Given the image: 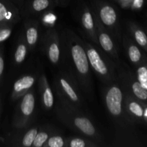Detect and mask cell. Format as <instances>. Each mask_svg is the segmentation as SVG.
<instances>
[{
	"label": "cell",
	"instance_id": "3957f363",
	"mask_svg": "<svg viewBox=\"0 0 147 147\" xmlns=\"http://www.w3.org/2000/svg\"><path fill=\"white\" fill-rule=\"evenodd\" d=\"M86 54L88 59L89 64H90L93 70L103 79L109 80L111 79L110 70L109 66L106 63L98 52L90 45H87L86 48Z\"/></svg>",
	"mask_w": 147,
	"mask_h": 147
},
{
	"label": "cell",
	"instance_id": "5b68a950",
	"mask_svg": "<svg viewBox=\"0 0 147 147\" xmlns=\"http://www.w3.org/2000/svg\"><path fill=\"white\" fill-rule=\"evenodd\" d=\"M35 100L32 92L25 93L19 106V113L17 116L15 125L22 126L27 121V119L32 115L34 110Z\"/></svg>",
	"mask_w": 147,
	"mask_h": 147
},
{
	"label": "cell",
	"instance_id": "9c48e42d",
	"mask_svg": "<svg viewBox=\"0 0 147 147\" xmlns=\"http://www.w3.org/2000/svg\"><path fill=\"white\" fill-rule=\"evenodd\" d=\"M16 10L7 0H0V24H9L14 20Z\"/></svg>",
	"mask_w": 147,
	"mask_h": 147
},
{
	"label": "cell",
	"instance_id": "ba28073f",
	"mask_svg": "<svg viewBox=\"0 0 147 147\" xmlns=\"http://www.w3.org/2000/svg\"><path fill=\"white\" fill-rule=\"evenodd\" d=\"M99 17L100 21L104 25L107 27H112L114 25L117 20V14L112 6L104 3L100 5L99 8Z\"/></svg>",
	"mask_w": 147,
	"mask_h": 147
},
{
	"label": "cell",
	"instance_id": "4fadbf2b",
	"mask_svg": "<svg viewBox=\"0 0 147 147\" xmlns=\"http://www.w3.org/2000/svg\"><path fill=\"white\" fill-rule=\"evenodd\" d=\"M47 55L51 63L54 64L58 63L60 57V49L57 37H54L49 42L47 47Z\"/></svg>",
	"mask_w": 147,
	"mask_h": 147
},
{
	"label": "cell",
	"instance_id": "5bb4252c",
	"mask_svg": "<svg viewBox=\"0 0 147 147\" xmlns=\"http://www.w3.org/2000/svg\"><path fill=\"white\" fill-rule=\"evenodd\" d=\"M126 104L128 110L133 116L139 119H143L144 117L145 112L140 103L134 100H128Z\"/></svg>",
	"mask_w": 147,
	"mask_h": 147
},
{
	"label": "cell",
	"instance_id": "7c38bea8",
	"mask_svg": "<svg viewBox=\"0 0 147 147\" xmlns=\"http://www.w3.org/2000/svg\"><path fill=\"white\" fill-rule=\"evenodd\" d=\"M98 41L101 47L105 51L107 52L108 53H110L113 56L116 55V51L115 50L113 40L108 33L101 31L100 29L98 33Z\"/></svg>",
	"mask_w": 147,
	"mask_h": 147
},
{
	"label": "cell",
	"instance_id": "603a6c76",
	"mask_svg": "<svg viewBox=\"0 0 147 147\" xmlns=\"http://www.w3.org/2000/svg\"><path fill=\"white\" fill-rule=\"evenodd\" d=\"M138 81L147 90V67L142 66L137 70Z\"/></svg>",
	"mask_w": 147,
	"mask_h": 147
},
{
	"label": "cell",
	"instance_id": "484cf974",
	"mask_svg": "<svg viewBox=\"0 0 147 147\" xmlns=\"http://www.w3.org/2000/svg\"><path fill=\"white\" fill-rule=\"evenodd\" d=\"M68 145L70 147H86L87 146V144L83 139L80 138H75L71 139Z\"/></svg>",
	"mask_w": 147,
	"mask_h": 147
},
{
	"label": "cell",
	"instance_id": "8992f818",
	"mask_svg": "<svg viewBox=\"0 0 147 147\" xmlns=\"http://www.w3.org/2000/svg\"><path fill=\"white\" fill-rule=\"evenodd\" d=\"M58 83L62 93L66 96L70 102L76 104H80V96L78 93L75 86L71 83L68 78L63 76H60L58 78Z\"/></svg>",
	"mask_w": 147,
	"mask_h": 147
},
{
	"label": "cell",
	"instance_id": "d4e9b609",
	"mask_svg": "<svg viewBox=\"0 0 147 147\" xmlns=\"http://www.w3.org/2000/svg\"><path fill=\"white\" fill-rule=\"evenodd\" d=\"M64 145V139L60 136H52L47 142V146L50 147H63Z\"/></svg>",
	"mask_w": 147,
	"mask_h": 147
},
{
	"label": "cell",
	"instance_id": "277c9868",
	"mask_svg": "<svg viewBox=\"0 0 147 147\" xmlns=\"http://www.w3.org/2000/svg\"><path fill=\"white\" fill-rule=\"evenodd\" d=\"M123 93L117 86H112L106 94V103L109 113L114 117H119L122 113Z\"/></svg>",
	"mask_w": 147,
	"mask_h": 147
},
{
	"label": "cell",
	"instance_id": "d6986e66",
	"mask_svg": "<svg viewBox=\"0 0 147 147\" xmlns=\"http://www.w3.org/2000/svg\"><path fill=\"white\" fill-rule=\"evenodd\" d=\"M133 33L136 42L147 50V36L145 32L140 29L134 28Z\"/></svg>",
	"mask_w": 147,
	"mask_h": 147
},
{
	"label": "cell",
	"instance_id": "9a60e30c",
	"mask_svg": "<svg viewBox=\"0 0 147 147\" xmlns=\"http://www.w3.org/2000/svg\"><path fill=\"white\" fill-rule=\"evenodd\" d=\"M131 90L138 99L141 100H147V90L138 80H134L131 83Z\"/></svg>",
	"mask_w": 147,
	"mask_h": 147
},
{
	"label": "cell",
	"instance_id": "cb8c5ba5",
	"mask_svg": "<svg viewBox=\"0 0 147 147\" xmlns=\"http://www.w3.org/2000/svg\"><path fill=\"white\" fill-rule=\"evenodd\" d=\"M11 34V29L8 24H0V43L7 40Z\"/></svg>",
	"mask_w": 147,
	"mask_h": 147
},
{
	"label": "cell",
	"instance_id": "e0dca14e",
	"mask_svg": "<svg viewBox=\"0 0 147 147\" xmlns=\"http://www.w3.org/2000/svg\"><path fill=\"white\" fill-rule=\"evenodd\" d=\"M27 48L26 45L24 42H21L16 49L15 53H14V60L17 63H23L26 58L27 55Z\"/></svg>",
	"mask_w": 147,
	"mask_h": 147
},
{
	"label": "cell",
	"instance_id": "ffe728a7",
	"mask_svg": "<svg viewBox=\"0 0 147 147\" xmlns=\"http://www.w3.org/2000/svg\"><path fill=\"white\" fill-rule=\"evenodd\" d=\"M37 134V129L36 128L30 129L27 133L24 134L22 140V144L23 146L30 147L32 146L33 142Z\"/></svg>",
	"mask_w": 147,
	"mask_h": 147
},
{
	"label": "cell",
	"instance_id": "8fae6325",
	"mask_svg": "<svg viewBox=\"0 0 147 147\" xmlns=\"http://www.w3.org/2000/svg\"><path fill=\"white\" fill-rule=\"evenodd\" d=\"M81 22L83 27L86 31L88 33L94 41H96V30H95L94 21L91 12L86 7L83 11L81 17Z\"/></svg>",
	"mask_w": 147,
	"mask_h": 147
},
{
	"label": "cell",
	"instance_id": "52a82bcc",
	"mask_svg": "<svg viewBox=\"0 0 147 147\" xmlns=\"http://www.w3.org/2000/svg\"><path fill=\"white\" fill-rule=\"evenodd\" d=\"M35 78L34 76H25L20 78L14 83L13 86L12 98L14 99L18 98L19 97L25 93L29 89L31 88L34 85Z\"/></svg>",
	"mask_w": 147,
	"mask_h": 147
},
{
	"label": "cell",
	"instance_id": "7402d4cb",
	"mask_svg": "<svg viewBox=\"0 0 147 147\" xmlns=\"http://www.w3.org/2000/svg\"><path fill=\"white\" fill-rule=\"evenodd\" d=\"M48 134L45 131H41L40 133H37L35 138L33 142V146L34 147H42L45 144L48 139Z\"/></svg>",
	"mask_w": 147,
	"mask_h": 147
},
{
	"label": "cell",
	"instance_id": "83f0119b",
	"mask_svg": "<svg viewBox=\"0 0 147 147\" xmlns=\"http://www.w3.org/2000/svg\"><path fill=\"white\" fill-rule=\"evenodd\" d=\"M4 58H3L2 53H1V52L0 51V82H1V77H2L3 71H4Z\"/></svg>",
	"mask_w": 147,
	"mask_h": 147
},
{
	"label": "cell",
	"instance_id": "ac0fdd59",
	"mask_svg": "<svg viewBox=\"0 0 147 147\" xmlns=\"http://www.w3.org/2000/svg\"><path fill=\"white\" fill-rule=\"evenodd\" d=\"M128 55L131 61L134 63H138L142 59V53L139 47L135 45H130L128 47Z\"/></svg>",
	"mask_w": 147,
	"mask_h": 147
},
{
	"label": "cell",
	"instance_id": "4316f807",
	"mask_svg": "<svg viewBox=\"0 0 147 147\" xmlns=\"http://www.w3.org/2000/svg\"><path fill=\"white\" fill-rule=\"evenodd\" d=\"M144 0H131L132 8L134 9H139L144 5Z\"/></svg>",
	"mask_w": 147,
	"mask_h": 147
},
{
	"label": "cell",
	"instance_id": "44dd1931",
	"mask_svg": "<svg viewBox=\"0 0 147 147\" xmlns=\"http://www.w3.org/2000/svg\"><path fill=\"white\" fill-rule=\"evenodd\" d=\"M51 4V0H32V8L34 11L40 12L48 8Z\"/></svg>",
	"mask_w": 147,
	"mask_h": 147
},
{
	"label": "cell",
	"instance_id": "7a4b0ae2",
	"mask_svg": "<svg viewBox=\"0 0 147 147\" xmlns=\"http://www.w3.org/2000/svg\"><path fill=\"white\" fill-rule=\"evenodd\" d=\"M70 54L78 74L83 79L89 76L90 67L86 50L78 42H73L70 46Z\"/></svg>",
	"mask_w": 147,
	"mask_h": 147
},
{
	"label": "cell",
	"instance_id": "30bf717a",
	"mask_svg": "<svg viewBox=\"0 0 147 147\" xmlns=\"http://www.w3.org/2000/svg\"><path fill=\"white\" fill-rule=\"evenodd\" d=\"M40 83H41L43 104H44L45 107L47 109H51L54 105V96H53L51 88L49 87V85L44 75L42 76Z\"/></svg>",
	"mask_w": 147,
	"mask_h": 147
},
{
	"label": "cell",
	"instance_id": "2e32d148",
	"mask_svg": "<svg viewBox=\"0 0 147 147\" xmlns=\"http://www.w3.org/2000/svg\"><path fill=\"white\" fill-rule=\"evenodd\" d=\"M27 42L30 46H34L38 40V30L35 26H30L26 30Z\"/></svg>",
	"mask_w": 147,
	"mask_h": 147
},
{
	"label": "cell",
	"instance_id": "6da1fadb",
	"mask_svg": "<svg viewBox=\"0 0 147 147\" xmlns=\"http://www.w3.org/2000/svg\"><path fill=\"white\" fill-rule=\"evenodd\" d=\"M60 117L63 120L67 121V124L71 125L73 129H76L83 134L90 137H97V131L92 122L87 117L74 114L72 112L65 111L60 112Z\"/></svg>",
	"mask_w": 147,
	"mask_h": 147
},
{
	"label": "cell",
	"instance_id": "f1b7e54d",
	"mask_svg": "<svg viewBox=\"0 0 147 147\" xmlns=\"http://www.w3.org/2000/svg\"><path fill=\"white\" fill-rule=\"evenodd\" d=\"M117 1H120V0H117Z\"/></svg>",
	"mask_w": 147,
	"mask_h": 147
}]
</instances>
